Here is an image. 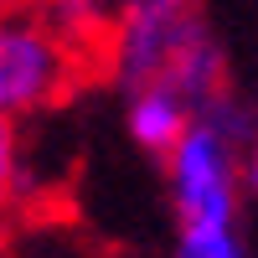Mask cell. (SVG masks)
Instances as JSON below:
<instances>
[{"instance_id":"5","label":"cell","mask_w":258,"mask_h":258,"mask_svg":"<svg viewBox=\"0 0 258 258\" xmlns=\"http://www.w3.org/2000/svg\"><path fill=\"white\" fill-rule=\"evenodd\" d=\"M31 6L41 11V21H47L73 52L98 57L103 36H109V26H114L119 0H31Z\"/></svg>"},{"instance_id":"3","label":"cell","mask_w":258,"mask_h":258,"mask_svg":"<svg viewBox=\"0 0 258 258\" xmlns=\"http://www.w3.org/2000/svg\"><path fill=\"white\" fill-rule=\"evenodd\" d=\"M160 176L176 222H243V150L197 114L160 155Z\"/></svg>"},{"instance_id":"8","label":"cell","mask_w":258,"mask_h":258,"mask_svg":"<svg viewBox=\"0 0 258 258\" xmlns=\"http://www.w3.org/2000/svg\"><path fill=\"white\" fill-rule=\"evenodd\" d=\"M31 186L26 170V140H21V124L0 119V212H11Z\"/></svg>"},{"instance_id":"7","label":"cell","mask_w":258,"mask_h":258,"mask_svg":"<svg viewBox=\"0 0 258 258\" xmlns=\"http://www.w3.org/2000/svg\"><path fill=\"white\" fill-rule=\"evenodd\" d=\"M170 258H253L243 222H176Z\"/></svg>"},{"instance_id":"2","label":"cell","mask_w":258,"mask_h":258,"mask_svg":"<svg viewBox=\"0 0 258 258\" xmlns=\"http://www.w3.org/2000/svg\"><path fill=\"white\" fill-rule=\"evenodd\" d=\"M88 57L62 41L31 0H0V119L26 124L68 98Z\"/></svg>"},{"instance_id":"4","label":"cell","mask_w":258,"mask_h":258,"mask_svg":"<svg viewBox=\"0 0 258 258\" xmlns=\"http://www.w3.org/2000/svg\"><path fill=\"white\" fill-rule=\"evenodd\" d=\"M191 114L197 109L170 88H129L124 93V135L135 140V150H145L155 160L186 135Z\"/></svg>"},{"instance_id":"9","label":"cell","mask_w":258,"mask_h":258,"mask_svg":"<svg viewBox=\"0 0 258 258\" xmlns=\"http://www.w3.org/2000/svg\"><path fill=\"white\" fill-rule=\"evenodd\" d=\"M243 191H253V197H258V145L243 155Z\"/></svg>"},{"instance_id":"6","label":"cell","mask_w":258,"mask_h":258,"mask_svg":"<svg viewBox=\"0 0 258 258\" xmlns=\"http://www.w3.org/2000/svg\"><path fill=\"white\" fill-rule=\"evenodd\" d=\"M197 119H202V124H212L227 145H238L243 155L258 145V103H253V98H243L232 83H227V88H217L207 103H197Z\"/></svg>"},{"instance_id":"1","label":"cell","mask_w":258,"mask_h":258,"mask_svg":"<svg viewBox=\"0 0 258 258\" xmlns=\"http://www.w3.org/2000/svg\"><path fill=\"white\" fill-rule=\"evenodd\" d=\"M98 62L119 93L170 88L191 109L227 88L222 41L191 0H119Z\"/></svg>"}]
</instances>
